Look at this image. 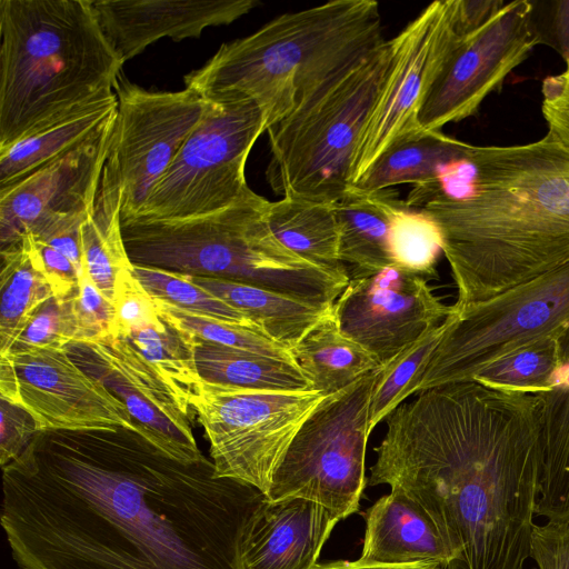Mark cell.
Segmentation results:
<instances>
[{
	"label": "cell",
	"mask_w": 569,
	"mask_h": 569,
	"mask_svg": "<svg viewBox=\"0 0 569 569\" xmlns=\"http://www.w3.org/2000/svg\"><path fill=\"white\" fill-rule=\"evenodd\" d=\"M2 471L18 569H238L243 527L266 497L122 428L39 432Z\"/></svg>",
	"instance_id": "cell-1"
},
{
	"label": "cell",
	"mask_w": 569,
	"mask_h": 569,
	"mask_svg": "<svg viewBox=\"0 0 569 569\" xmlns=\"http://www.w3.org/2000/svg\"><path fill=\"white\" fill-rule=\"evenodd\" d=\"M541 402L476 381L420 391L386 417L367 480L429 516L455 553L449 569H522L539 493Z\"/></svg>",
	"instance_id": "cell-2"
},
{
	"label": "cell",
	"mask_w": 569,
	"mask_h": 569,
	"mask_svg": "<svg viewBox=\"0 0 569 569\" xmlns=\"http://www.w3.org/2000/svg\"><path fill=\"white\" fill-rule=\"evenodd\" d=\"M470 190L426 204L458 298L490 299L569 260V154L547 133L517 146L469 144Z\"/></svg>",
	"instance_id": "cell-3"
},
{
	"label": "cell",
	"mask_w": 569,
	"mask_h": 569,
	"mask_svg": "<svg viewBox=\"0 0 569 569\" xmlns=\"http://www.w3.org/2000/svg\"><path fill=\"white\" fill-rule=\"evenodd\" d=\"M385 41L377 1L332 0L223 43L184 86L206 100L252 99L268 129Z\"/></svg>",
	"instance_id": "cell-4"
},
{
	"label": "cell",
	"mask_w": 569,
	"mask_h": 569,
	"mask_svg": "<svg viewBox=\"0 0 569 569\" xmlns=\"http://www.w3.org/2000/svg\"><path fill=\"white\" fill-rule=\"evenodd\" d=\"M0 148L113 96L123 63L90 0H0Z\"/></svg>",
	"instance_id": "cell-5"
},
{
	"label": "cell",
	"mask_w": 569,
	"mask_h": 569,
	"mask_svg": "<svg viewBox=\"0 0 569 569\" xmlns=\"http://www.w3.org/2000/svg\"><path fill=\"white\" fill-rule=\"evenodd\" d=\"M268 202L251 190L200 217L121 220L124 246L134 264L239 281L332 306L348 284V273L318 267L286 248L269 227Z\"/></svg>",
	"instance_id": "cell-6"
},
{
	"label": "cell",
	"mask_w": 569,
	"mask_h": 569,
	"mask_svg": "<svg viewBox=\"0 0 569 569\" xmlns=\"http://www.w3.org/2000/svg\"><path fill=\"white\" fill-rule=\"evenodd\" d=\"M386 40L267 129L274 193L335 203L352 187L361 136L391 61Z\"/></svg>",
	"instance_id": "cell-7"
},
{
	"label": "cell",
	"mask_w": 569,
	"mask_h": 569,
	"mask_svg": "<svg viewBox=\"0 0 569 569\" xmlns=\"http://www.w3.org/2000/svg\"><path fill=\"white\" fill-rule=\"evenodd\" d=\"M455 307V306H453ZM569 328V260L490 299L456 308L416 393L472 381L503 356Z\"/></svg>",
	"instance_id": "cell-8"
},
{
	"label": "cell",
	"mask_w": 569,
	"mask_h": 569,
	"mask_svg": "<svg viewBox=\"0 0 569 569\" xmlns=\"http://www.w3.org/2000/svg\"><path fill=\"white\" fill-rule=\"evenodd\" d=\"M380 370L327 396L310 413L273 472L269 500L309 499L340 520L359 510L367 483L370 401Z\"/></svg>",
	"instance_id": "cell-9"
},
{
	"label": "cell",
	"mask_w": 569,
	"mask_h": 569,
	"mask_svg": "<svg viewBox=\"0 0 569 569\" xmlns=\"http://www.w3.org/2000/svg\"><path fill=\"white\" fill-rule=\"evenodd\" d=\"M207 101L202 119L136 218L200 217L222 210L251 191L246 163L256 141L267 131L264 114L256 101L239 94Z\"/></svg>",
	"instance_id": "cell-10"
},
{
	"label": "cell",
	"mask_w": 569,
	"mask_h": 569,
	"mask_svg": "<svg viewBox=\"0 0 569 569\" xmlns=\"http://www.w3.org/2000/svg\"><path fill=\"white\" fill-rule=\"evenodd\" d=\"M311 391H270L202 382L193 405L210 445L214 475L264 496L296 433L326 398Z\"/></svg>",
	"instance_id": "cell-11"
},
{
	"label": "cell",
	"mask_w": 569,
	"mask_h": 569,
	"mask_svg": "<svg viewBox=\"0 0 569 569\" xmlns=\"http://www.w3.org/2000/svg\"><path fill=\"white\" fill-rule=\"evenodd\" d=\"M465 36L457 0H438L390 39V66L359 142L352 184L390 147L422 131L419 114L425 100Z\"/></svg>",
	"instance_id": "cell-12"
},
{
	"label": "cell",
	"mask_w": 569,
	"mask_h": 569,
	"mask_svg": "<svg viewBox=\"0 0 569 569\" xmlns=\"http://www.w3.org/2000/svg\"><path fill=\"white\" fill-rule=\"evenodd\" d=\"M106 164L121 189V220L138 217L158 180L202 119L208 101L196 91H151L121 74Z\"/></svg>",
	"instance_id": "cell-13"
},
{
	"label": "cell",
	"mask_w": 569,
	"mask_h": 569,
	"mask_svg": "<svg viewBox=\"0 0 569 569\" xmlns=\"http://www.w3.org/2000/svg\"><path fill=\"white\" fill-rule=\"evenodd\" d=\"M0 399L30 413L39 432L122 428L138 433L122 401L80 368L67 348L0 356Z\"/></svg>",
	"instance_id": "cell-14"
},
{
	"label": "cell",
	"mask_w": 569,
	"mask_h": 569,
	"mask_svg": "<svg viewBox=\"0 0 569 569\" xmlns=\"http://www.w3.org/2000/svg\"><path fill=\"white\" fill-rule=\"evenodd\" d=\"M532 3H505L458 42L432 84L419 114L422 131H441L477 113L507 76L540 41L532 24Z\"/></svg>",
	"instance_id": "cell-15"
},
{
	"label": "cell",
	"mask_w": 569,
	"mask_h": 569,
	"mask_svg": "<svg viewBox=\"0 0 569 569\" xmlns=\"http://www.w3.org/2000/svg\"><path fill=\"white\" fill-rule=\"evenodd\" d=\"M332 311L343 335L382 367L453 313L423 277L389 266L369 277L349 279Z\"/></svg>",
	"instance_id": "cell-16"
},
{
	"label": "cell",
	"mask_w": 569,
	"mask_h": 569,
	"mask_svg": "<svg viewBox=\"0 0 569 569\" xmlns=\"http://www.w3.org/2000/svg\"><path fill=\"white\" fill-rule=\"evenodd\" d=\"M117 117V116H116ZM116 118L93 138L0 189V249L27 234L41 239L90 212L109 153Z\"/></svg>",
	"instance_id": "cell-17"
},
{
	"label": "cell",
	"mask_w": 569,
	"mask_h": 569,
	"mask_svg": "<svg viewBox=\"0 0 569 569\" xmlns=\"http://www.w3.org/2000/svg\"><path fill=\"white\" fill-rule=\"evenodd\" d=\"M73 361L99 379L126 406L138 433L168 457L183 463L206 460L190 427L160 376L122 337L67 347Z\"/></svg>",
	"instance_id": "cell-18"
},
{
	"label": "cell",
	"mask_w": 569,
	"mask_h": 569,
	"mask_svg": "<svg viewBox=\"0 0 569 569\" xmlns=\"http://www.w3.org/2000/svg\"><path fill=\"white\" fill-rule=\"evenodd\" d=\"M94 17L124 64L153 42L199 38L204 29L230 24L257 0H90Z\"/></svg>",
	"instance_id": "cell-19"
},
{
	"label": "cell",
	"mask_w": 569,
	"mask_h": 569,
	"mask_svg": "<svg viewBox=\"0 0 569 569\" xmlns=\"http://www.w3.org/2000/svg\"><path fill=\"white\" fill-rule=\"evenodd\" d=\"M338 521L312 500L264 497L243 527L238 569H312Z\"/></svg>",
	"instance_id": "cell-20"
},
{
	"label": "cell",
	"mask_w": 569,
	"mask_h": 569,
	"mask_svg": "<svg viewBox=\"0 0 569 569\" xmlns=\"http://www.w3.org/2000/svg\"><path fill=\"white\" fill-rule=\"evenodd\" d=\"M361 566L449 569L455 553L435 522L410 498L391 489L365 513Z\"/></svg>",
	"instance_id": "cell-21"
},
{
	"label": "cell",
	"mask_w": 569,
	"mask_h": 569,
	"mask_svg": "<svg viewBox=\"0 0 569 569\" xmlns=\"http://www.w3.org/2000/svg\"><path fill=\"white\" fill-rule=\"evenodd\" d=\"M559 362L542 393L540 476L536 515L569 518V328L559 337Z\"/></svg>",
	"instance_id": "cell-22"
},
{
	"label": "cell",
	"mask_w": 569,
	"mask_h": 569,
	"mask_svg": "<svg viewBox=\"0 0 569 569\" xmlns=\"http://www.w3.org/2000/svg\"><path fill=\"white\" fill-rule=\"evenodd\" d=\"M116 93L80 107L0 148V189L93 138L117 116Z\"/></svg>",
	"instance_id": "cell-23"
},
{
	"label": "cell",
	"mask_w": 569,
	"mask_h": 569,
	"mask_svg": "<svg viewBox=\"0 0 569 569\" xmlns=\"http://www.w3.org/2000/svg\"><path fill=\"white\" fill-rule=\"evenodd\" d=\"M393 189L362 192L351 188L332 203L339 227V260L349 279L369 277L393 266L389 224L398 202Z\"/></svg>",
	"instance_id": "cell-24"
},
{
	"label": "cell",
	"mask_w": 569,
	"mask_h": 569,
	"mask_svg": "<svg viewBox=\"0 0 569 569\" xmlns=\"http://www.w3.org/2000/svg\"><path fill=\"white\" fill-rule=\"evenodd\" d=\"M82 270L114 303L120 278L133 269L121 230V189L104 163L93 206L80 228Z\"/></svg>",
	"instance_id": "cell-25"
},
{
	"label": "cell",
	"mask_w": 569,
	"mask_h": 569,
	"mask_svg": "<svg viewBox=\"0 0 569 569\" xmlns=\"http://www.w3.org/2000/svg\"><path fill=\"white\" fill-rule=\"evenodd\" d=\"M190 278L196 284L243 312L269 338L288 349L333 306L317 305L233 280L200 276Z\"/></svg>",
	"instance_id": "cell-26"
},
{
	"label": "cell",
	"mask_w": 569,
	"mask_h": 569,
	"mask_svg": "<svg viewBox=\"0 0 569 569\" xmlns=\"http://www.w3.org/2000/svg\"><path fill=\"white\" fill-rule=\"evenodd\" d=\"M333 307V306H332ZM327 313L290 349L295 362L325 396L348 387L382 366L340 330L333 311Z\"/></svg>",
	"instance_id": "cell-27"
},
{
	"label": "cell",
	"mask_w": 569,
	"mask_h": 569,
	"mask_svg": "<svg viewBox=\"0 0 569 569\" xmlns=\"http://www.w3.org/2000/svg\"><path fill=\"white\" fill-rule=\"evenodd\" d=\"M270 229L300 258L323 269L348 272L339 260V227L332 204L282 197L268 202Z\"/></svg>",
	"instance_id": "cell-28"
},
{
	"label": "cell",
	"mask_w": 569,
	"mask_h": 569,
	"mask_svg": "<svg viewBox=\"0 0 569 569\" xmlns=\"http://www.w3.org/2000/svg\"><path fill=\"white\" fill-rule=\"evenodd\" d=\"M0 253V356H4L33 313L53 293L32 234Z\"/></svg>",
	"instance_id": "cell-29"
},
{
	"label": "cell",
	"mask_w": 569,
	"mask_h": 569,
	"mask_svg": "<svg viewBox=\"0 0 569 569\" xmlns=\"http://www.w3.org/2000/svg\"><path fill=\"white\" fill-rule=\"evenodd\" d=\"M194 353L200 377L209 383L270 391L313 390L292 362L198 339Z\"/></svg>",
	"instance_id": "cell-30"
},
{
	"label": "cell",
	"mask_w": 569,
	"mask_h": 569,
	"mask_svg": "<svg viewBox=\"0 0 569 569\" xmlns=\"http://www.w3.org/2000/svg\"><path fill=\"white\" fill-rule=\"evenodd\" d=\"M468 147L441 131H421L385 151L351 188L376 192L401 183L417 184L463 159Z\"/></svg>",
	"instance_id": "cell-31"
},
{
	"label": "cell",
	"mask_w": 569,
	"mask_h": 569,
	"mask_svg": "<svg viewBox=\"0 0 569 569\" xmlns=\"http://www.w3.org/2000/svg\"><path fill=\"white\" fill-rule=\"evenodd\" d=\"M126 338L160 376L189 418L203 380L196 361V338L164 319L131 330Z\"/></svg>",
	"instance_id": "cell-32"
},
{
	"label": "cell",
	"mask_w": 569,
	"mask_h": 569,
	"mask_svg": "<svg viewBox=\"0 0 569 569\" xmlns=\"http://www.w3.org/2000/svg\"><path fill=\"white\" fill-rule=\"evenodd\" d=\"M389 251L393 266L423 278L435 276L442 252L438 223L426 210L399 199L390 218Z\"/></svg>",
	"instance_id": "cell-33"
},
{
	"label": "cell",
	"mask_w": 569,
	"mask_h": 569,
	"mask_svg": "<svg viewBox=\"0 0 569 569\" xmlns=\"http://www.w3.org/2000/svg\"><path fill=\"white\" fill-rule=\"evenodd\" d=\"M558 339L526 345L489 365L472 381L505 391L546 393L559 362Z\"/></svg>",
	"instance_id": "cell-34"
},
{
	"label": "cell",
	"mask_w": 569,
	"mask_h": 569,
	"mask_svg": "<svg viewBox=\"0 0 569 569\" xmlns=\"http://www.w3.org/2000/svg\"><path fill=\"white\" fill-rule=\"evenodd\" d=\"M445 330V321L401 351L378 375L370 401V432L405 399L416 395L421 376Z\"/></svg>",
	"instance_id": "cell-35"
},
{
	"label": "cell",
	"mask_w": 569,
	"mask_h": 569,
	"mask_svg": "<svg viewBox=\"0 0 569 569\" xmlns=\"http://www.w3.org/2000/svg\"><path fill=\"white\" fill-rule=\"evenodd\" d=\"M154 302L162 319L198 340L296 363L290 349L261 330L193 313L159 300Z\"/></svg>",
	"instance_id": "cell-36"
},
{
	"label": "cell",
	"mask_w": 569,
	"mask_h": 569,
	"mask_svg": "<svg viewBox=\"0 0 569 569\" xmlns=\"http://www.w3.org/2000/svg\"><path fill=\"white\" fill-rule=\"evenodd\" d=\"M133 273L154 300L193 313L261 330L243 312L196 284L189 274L134 263Z\"/></svg>",
	"instance_id": "cell-37"
},
{
	"label": "cell",
	"mask_w": 569,
	"mask_h": 569,
	"mask_svg": "<svg viewBox=\"0 0 569 569\" xmlns=\"http://www.w3.org/2000/svg\"><path fill=\"white\" fill-rule=\"evenodd\" d=\"M78 342L79 329L72 297L64 300L51 297L33 313L10 351L62 349Z\"/></svg>",
	"instance_id": "cell-38"
},
{
	"label": "cell",
	"mask_w": 569,
	"mask_h": 569,
	"mask_svg": "<svg viewBox=\"0 0 569 569\" xmlns=\"http://www.w3.org/2000/svg\"><path fill=\"white\" fill-rule=\"evenodd\" d=\"M72 306L79 329V342L98 341L113 336L116 310L88 273L82 270L72 297Z\"/></svg>",
	"instance_id": "cell-39"
},
{
	"label": "cell",
	"mask_w": 569,
	"mask_h": 569,
	"mask_svg": "<svg viewBox=\"0 0 569 569\" xmlns=\"http://www.w3.org/2000/svg\"><path fill=\"white\" fill-rule=\"evenodd\" d=\"M113 305L116 318L111 337H124L133 329L162 320L153 298L140 284L133 269L120 278Z\"/></svg>",
	"instance_id": "cell-40"
},
{
	"label": "cell",
	"mask_w": 569,
	"mask_h": 569,
	"mask_svg": "<svg viewBox=\"0 0 569 569\" xmlns=\"http://www.w3.org/2000/svg\"><path fill=\"white\" fill-rule=\"evenodd\" d=\"M39 433L33 418L24 409L0 400V463L6 467L19 459Z\"/></svg>",
	"instance_id": "cell-41"
},
{
	"label": "cell",
	"mask_w": 569,
	"mask_h": 569,
	"mask_svg": "<svg viewBox=\"0 0 569 569\" xmlns=\"http://www.w3.org/2000/svg\"><path fill=\"white\" fill-rule=\"evenodd\" d=\"M529 557L539 569H569V518L533 525Z\"/></svg>",
	"instance_id": "cell-42"
},
{
	"label": "cell",
	"mask_w": 569,
	"mask_h": 569,
	"mask_svg": "<svg viewBox=\"0 0 569 569\" xmlns=\"http://www.w3.org/2000/svg\"><path fill=\"white\" fill-rule=\"evenodd\" d=\"M541 93L548 133L569 154V62L563 72L543 80Z\"/></svg>",
	"instance_id": "cell-43"
},
{
	"label": "cell",
	"mask_w": 569,
	"mask_h": 569,
	"mask_svg": "<svg viewBox=\"0 0 569 569\" xmlns=\"http://www.w3.org/2000/svg\"><path fill=\"white\" fill-rule=\"evenodd\" d=\"M34 244L53 297L61 300L73 297L79 284V272L74 264L46 242L34 239Z\"/></svg>",
	"instance_id": "cell-44"
},
{
	"label": "cell",
	"mask_w": 569,
	"mask_h": 569,
	"mask_svg": "<svg viewBox=\"0 0 569 569\" xmlns=\"http://www.w3.org/2000/svg\"><path fill=\"white\" fill-rule=\"evenodd\" d=\"M312 569H438L427 566L388 567V566H361L355 561H337L316 565Z\"/></svg>",
	"instance_id": "cell-45"
}]
</instances>
